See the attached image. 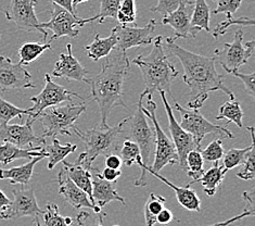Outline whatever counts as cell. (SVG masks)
Returning a JSON list of instances; mask_svg holds the SVG:
<instances>
[{"instance_id": "obj_6", "label": "cell", "mask_w": 255, "mask_h": 226, "mask_svg": "<svg viewBox=\"0 0 255 226\" xmlns=\"http://www.w3.org/2000/svg\"><path fill=\"white\" fill-rule=\"evenodd\" d=\"M85 111H86L85 103L81 105L68 103V105L45 109L37 118L44 127L42 137L54 138L57 135L71 136V131L75 127V122Z\"/></svg>"}, {"instance_id": "obj_44", "label": "cell", "mask_w": 255, "mask_h": 226, "mask_svg": "<svg viewBox=\"0 0 255 226\" xmlns=\"http://www.w3.org/2000/svg\"><path fill=\"white\" fill-rule=\"evenodd\" d=\"M76 222L80 226H105L103 225V218L102 216H94L86 211H81L76 216ZM112 226H120V225H112Z\"/></svg>"}, {"instance_id": "obj_15", "label": "cell", "mask_w": 255, "mask_h": 226, "mask_svg": "<svg viewBox=\"0 0 255 226\" xmlns=\"http://www.w3.org/2000/svg\"><path fill=\"white\" fill-rule=\"evenodd\" d=\"M160 95H161L162 101L164 103V108H165V111L168 118L169 133H171L172 142L175 146L176 152H177L179 167L184 171H186V157L188 155V152H190L191 150H194V149L201 150L202 148H200L196 144V142H194V139L190 134L186 132L184 128L179 125V123L174 115L173 109L171 108V106H169L165 91H160Z\"/></svg>"}, {"instance_id": "obj_42", "label": "cell", "mask_w": 255, "mask_h": 226, "mask_svg": "<svg viewBox=\"0 0 255 226\" xmlns=\"http://www.w3.org/2000/svg\"><path fill=\"white\" fill-rule=\"evenodd\" d=\"M217 2V7L212 11L213 14L225 13L226 17H232L235 12L240 8L242 0H214Z\"/></svg>"}, {"instance_id": "obj_39", "label": "cell", "mask_w": 255, "mask_h": 226, "mask_svg": "<svg viewBox=\"0 0 255 226\" xmlns=\"http://www.w3.org/2000/svg\"><path fill=\"white\" fill-rule=\"evenodd\" d=\"M136 17L135 0H121L120 9L117 15V20L120 22V25H128V24H135L136 25Z\"/></svg>"}, {"instance_id": "obj_22", "label": "cell", "mask_w": 255, "mask_h": 226, "mask_svg": "<svg viewBox=\"0 0 255 226\" xmlns=\"http://www.w3.org/2000/svg\"><path fill=\"white\" fill-rule=\"evenodd\" d=\"M92 186V204L96 208V211L98 215L101 212L103 207H106L108 204L112 203V201H119L122 205H125V199L118 194L114 183L102 180L98 175V172H95L93 174Z\"/></svg>"}, {"instance_id": "obj_11", "label": "cell", "mask_w": 255, "mask_h": 226, "mask_svg": "<svg viewBox=\"0 0 255 226\" xmlns=\"http://www.w3.org/2000/svg\"><path fill=\"white\" fill-rule=\"evenodd\" d=\"M73 96L77 97L83 100V97L74 91L64 88L61 85L54 83L50 74H45V86L37 96L32 97L31 100L33 102V107L29 108L31 117L37 120L38 115L44 111L45 109L59 106L62 102H71Z\"/></svg>"}, {"instance_id": "obj_43", "label": "cell", "mask_w": 255, "mask_h": 226, "mask_svg": "<svg viewBox=\"0 0 255 226\" xmlns=\"http://www.w3.org/2000/svg\"><path fill=\"white\" fill-rule=\"evenodd\" d=\"M254 159H255V148L254 146L250 152L248 154V157L246 159V161L244 163V168H242L238 173H237V176L239 177L240 180L244 181H251L254 180Z\"/></svg>"}, {"instance_id": "obj_33", "label": "cell", "mask_w": 255, "mask_h": 226, "mask_svg": "<svg viewBox=\"0 0 255 226\" xmlns=\"http://www.w3.org/2000/svg\"><path fill=\"white\" fill-rule=\"evenodd\" d=\"M165 203L166 199L164 197L157 196L154 193L150 194L143 209L145 226H154L156 223V217L165 208Z\"/></svg>"}, {"instance_id": "obj_14", "label": "cell", "mask_w": 255, "mask_h": 226, "mask_svg": "<svg viewBox=\"0 0 255 226\" xmlns=\"http://www.w3.org/2000/svg\"><path fill=\"white\" fill-rule=\"evenodd\" d=\"M36 120L28 117L24 124H1L0 125V144L10 143L20 148L41 147L46 144L44 137L35 135L33 124Z\"/></svg>"}, {"instance_id": "obj_31", "label": "cell", "mask_w": 255, "mask_h": 226, "mask_svg": "<svg viewBox=\"0 0 255 226\" xmlns=\"http://www.w3.org/2000/svg\"><path fill=\"white\" fill-rule=\"evenodd\" d=\"M249 132L251 134V145L250 147L247 148H230L226 152H224L223 156V167L228 170L235 169L237 167H240L241 164H244L246 159L248 157V154L250 152L252 147L254 146V127L249 126Z\"/></svg>"}, {"instance_id": "obj_27", "label": "cell", "mask_w": 255, "mask_h": 226, "mask_svg": "<svg viewBox=\"0 0 255 226\" xmlns=\"http://www.w3.org/2000/svg\"><path fill=\"white\" fill-rule=\"evenodd\" d=\"M214 167L209 169L206 172L196 183H200L202 185L203 191L209 197L214 196L216 194L218 187L223 183L225 175L227 173V170L223 166H220L218 162H214Z\"/></svg>"}, {"instance_id": "obj_41", "label": "cell", "mask_w": 255, "mask_h": 226, "mask_svg": "<svg viewBox=\"0 0 255 226\" xmlns=\"http://www.w3.org/2000/svg\"><path fill=\"white\" fill-rule=\"evenodd\" d=\"M201 156L203 160L209 162H218L224 156L223 148V138H218L210 143L209 146L204 149H201Z\"/></svg>"}, {"instance_id": "obj_9", "label": "cell", "mask_w": 255, "mask_h": 226, "mask_svg": "<svg viewBox=\"0 0 255 226\" xmlns=\"http://www.w3.org/2000/svg\"><path fill=\"white\" fill-rule=\"evenodd\" d=\"M254 50L255 40L247 41V44L244 45V32L241 29H237L234 40L226 42L222 50L216 49L214 57L225 71L234 73L238 71L241 65L248 63L249 59L254 54Z\"/></svg>"}, {"instance_id": "obj_12", "label": "cell", "mask_w": 255, "mask_h": 226, "mask_svg": "<svg viewBox=\"0 0 255 226\" xmlns=\"http://www.w3.org/2000/svg\"><path fill=\"white\" fill-rule=\"evenodd\" d=\"M50 12V20L48 22L40 23V26L46 29H51L53 35L48 42L57 40L60 37L68 36L71 38H76L80 34V29L76 27L84 26V19L73 14L59 5L52 3Z\"/></svg>"}, {"instance_id": "obj_54", "label": "cell", "mask_w": 255, "mask_h": 226, "mask_svg": "<svg viewBox=\"0 0 255 226\" xmlns=\"http://www.w3.org/2000/svg\"><path fill=\"white\" fill-rule=\"evenodd\" d=\"M86 1H88V0H73V7H74V9L76 10V7L78 4L82 2H86Z\"/></svg>"}, {"instance_id": "obj_52", "label": "cell", "mask_w": 255, "mask_h": 226, "mask_svg": "<svg viewBox=\"0 0 255 226\" xmlns=\"http://www.w3.org/2000/svg\"><path fill=\"white\" fill-rule=\"evenodd\" d=\"M52 3L59 5L65 10H68L69 12L73 14H76V10L73 7V0H51Z\"/></svg>"}, {"instance_id": "obj_4", "label": "cell", "mask_w": 255, "mask_h": 226, "mask_svg": "<svg viewBox=\"0 0 255 226\" xmlns=\"http://www.w3.org/2000/svg\"><path fill=\"white\" fill-rule=\"evenodd\" d=\"M126 121L127 119L121 121L120 124L114 127L102 128L97 125L87 131H81L76 126L73 128V132L85 145V151L80 155L75 163L87 170H92L93 163L97 158L115 154L120 148V137L122 136V130Z\"/></svg>"}, {"instance_id": "obj_48", "label": "cell", "mask_w": 255, "mask_h": 226, "mask_svg": "<svg viewBox=\"0 0 255 226\" xmlns=\"http://www.w3.org/2000/svg\"><path fill=\"white\" fill-rule=\"evenodd\" d=\"M242 197H244L245 201L247 203V207H246L245 211L249 212L252 217H254V215H255V209H254L255 192H254V189H251V191H249V192H245L244 194H242Z\"/></svg>"}, {"instance_id": "obj_2", "label": "cell", "mask_w": 255, "mask_h": 226, "mask_svg": "<svg viewBox=\"0 0 255 226\" xmlns=\"http://www.w3.org/2000/svg\"><path fill=\"white\" fill-rule=\"evenodd\" d=\"M102 62L101 71L88 79L92 87V97L97 102L100 112L102 128L109 127L108 118L117 107L128 109L123 100L124 81L129 71V60L126 52L113 50Z\"/></svg>"}, {"instance_id": "obj_3", "label": "cell", "mask_w": 255, "mask_h": 226, "mask_svg": "<svg viewBox=\"0 0 255 226\" xmlns=\"http://www.w3.org/2000/svg\"><path fill=\"white\" fill-rule=\"evenodd\" d=\"M163 37L156 36L153 38V49L148 56H138L132 60L140 70L145 85L147 96H153L155 91H165L175 100L172 95L171 86L174 79L178 76V71L169 61L164 50Z\"/></svg>"}, {"instance_id": "obj_8", "label": "cell", "mask_w": 255, "mask_h": 226, "mask_svg": "<svg viewBox=\"0 0 255 226\" xmlns=\"http://www.w3.org/2000/svg\"><path fill=\"white\" fill-rule=\"evenodd\" d=\"M175 101V110L180 115L179 125L193 137L194 142L201 148L204 137L209 134H220L222 138H234V134L227 127L213 124L206 120L197 109H185Z\"/></svg>"}, {"instance_id": "obj_38", "label": "cell", "mask_w": 255, "mask_h": 226, "mask_svg": "<svg viewBox=\"0 0 255 226\" xmlns=\"http://www.w3.org/2000/svg\"><path fill=\"white\" fill-rule=\"evenodd\" d=\"M234 25L253 26L254 20L252 19V17H249V16H240V17H238V19H235L234 16L228 17V19L217 24L215 28L213 29V32H212V35H213V37L216 39L220 37V36L226 34L228 32L229 27H232Z\"/></svg>"}, {"instance_id": "obj_1", "label": "cell", "mask_w": 255, "mask_h": 226, "mask_svg": "<svg viewBox=\"0 0 255 226\" xmlns=\"http://www.w3.org/2000/svg\"><path fill=\"white\" fill-rule=\"evenodd\" d=\"M163 46L183 65L184 82L190 88V99L188 101L190 109L200 110L213 91L222 90L230 98L235 97L233 91L225 86L224 76L216 70L215 57H205L186 50L176 44L172 37H166Z\"/></svg>"}, {"instance_id": "obj_29", "label": "cell", "mask_w": 255, "mask_h": 226, "mask_svg": "<svg viewBox=\"0 0 255 226\" xmlns=\"http://www.w3.org/2000/svg\"><path fill=\"white\" fill-rule=\"evenodd\" d=\"M245 117L244 110L241 109L240 101L236 100L235 97L230 98L228 101L224 102L218 109V114L216 121L226 120L227 123H235L239 128L244 127L242 119Z\"/></svg>"}, {"instance_id": "obj_30", "label": "cell", "mask_w": 255, "mask_h": 226, "mask_svg": "<svg viewBox=\"0 0 255 226\" xmlns=\"http://www.w3.org/2000/svg\"><path fill=\"white\" fill-rule=\"evenodd\" d=\"M210 19L211 9L209 4L206 3V0H194L190 21L191 26L199 32L205 30V32L211 33Z\"/></svg>"}, {"instance_id": "obj_21", "label": "cell", "mask_w": 255, "mask_h": 226, "mask_svg": "<svg viewBox=\"0 0 255 226\" xmlns=\"http://www.w3.org/2000/svg\"><path fill=\"white\" fill-rule=\"evenodd\" d=\"M58 184H59V194L68 201V203L76 210H82L83 208H89L97 213L96 208L90 201L87 194L80 187H77L73 181L66 174L65 170L62 168L58 174ZM98 215V213H97Z\"/></svg>"}, {"instance_id": "obj_46", "label": "cell", "mask_w": 255, "mask_h": 226, "mask_svg": "<svg viewBox=\"0 0 255 226\" xmlns=\"http://www.w3.org/2000/svg\"><path fill=\"white\" fill-rule=\"evenodd\" d=\"M235 76L240 78L242 83L245 85L246 91L249 94V96L255 97V87H254V79H255V73L252 72L250 74H242V73H239V71L232 73Z\"/></svg>"}, {"instance_id": "obj_37", "label": "cell", "mask_w": 255, "mask_h": 226, "mask_svg": "<svg viewBox=\"0 0 255 226\" xmlns=\"http://www.w3.org/2000/svg\"><path fill=\"white\" fill-rule=\"evenodd\" d=\"M24 114L31 117V112H29L28 109L17 108L0 97V125L8 124L12 119L16 117L22 119V115Z\"/></svg>"}, {"instance_id": "obj_32", "label": "cell", "mask_w": 255, "mask_h": 226, "mask_svg": "<svg viewBox=\"0 0 255 226\" xmlns=\"http://www.w3.org/2000/svg\"><path fill=\"white\" fill-rule=\"evenodd\" d=\"M51 49L50 42L39 44V42H24L19 49L20 62L22 65H28L38 59L46 50Z\"/></svg>"}, {"instance_id": "obj_23", "label": "cell", "mask_w": 255, "mask_h": 226, "mask_svg": "<svg viewBox=\"0 0 255 226\" xmlns=\"http://www.w3.org/2000/svg\"><path fill=\"white\" fill-rule=\"evenodd\" d=\"M44 157L47 158V152L44 147H34V148H20L15 145L10 143L0 144V163L2 166H8L9 163L13 162L19 159H28L32 160L34 158Z\"/></svg>"}, {"instance_id": "obj_16", "label": "cell", "mask_w": 255, "mask_h": 226, "mask_svg": "<svg viewBox=\"0 0 255 226\" xmlns=\"http://www.w3.org/2000/svg\"><path fill=\"white\" fill-rule=\"evenodd\" d=\"M36 88L32 75L21 63H13L10 58L0 56V91Z\"/></svg>"}, {"instance_id": "obj_17", "label": "cell", "mask_w": 255, "mask_h": 226, "mask_svg": "<svg viewBox=\"0 0 255 226\" xmlns=\"http://www.w3.org/2000/svg\"><path fill=\"white\" fill-rule=\"evenodd\" d=\"M13 200L11 201L8 209L0 216L1 220H17L29 217L33 221H37L42 209H40L35 193L32 188L13 189Z\"/></svg>"}, {"instance_id": "obj_10", "label": "cell", "mask_w": 255, "mask_h": 226, "mask_svg": "<svg viewBox=\"0 0 255 226\" xmlns=\"http://www.w3.org/2000/svg\"><path fill=\"white\" fill-rule=\"evenodd\" d=\"M38 0H10L7 9L3 13L8 21L13 22L15 26L24 32H38L42 39L47 40L48 33L40 26L38 17L35 13V7Z\"/></svg>"}, {"instance_id": "obj_25", "label": "cell", "mask_w": 255, "mask_h": 226, "mask_svg": "<svg viewBox=\"0 0 255 226\" xmlns=\"http://www.w3.org/2000/svg\"><path fill=\"white\" fill-rule=\"evenodd\" d=\"M63 169L65 170L66 174L69 175L70 179L73 181V183L80 187L82 191L87 194L90 201H92V193H93V173L92 170H87L83 168L82 166L77 163H70L66 161H62Z\"/></svg>"}, {"instance_id": "obj_34", "label": "cell", "mask_w": 255, "mask_h": 226, "mask_svg": "<svg viewBox=\"0 0 255 226\" xmlns=\"http://www.w3.org/2000/svg\"><path fill=\"white\" fill-rule=\"evenodd\" d=\"M200 151L201 150L199 149L191 150L186 157V172L192 179L189 183L190 185L196 183L204 173V160Z\"/></svg>"}, {"instance_id": "obj_53", "label": "cell", "mask_w": 255, "mask_h": 226, "mask_svg": "<svg viewBox=\"0 0 255 226\" xmlns=\"http://www.w3.org/2000/svg\"><path fill=\"white\" fill-rule=\"evenodd\" d=\"M10 204H11V200L7 197V195H5L1 191V189H0V216L5 212V210L8 209Z\"/></svg>"}, {"instance_id": "obj_47", "label": "cell", "mask_w": 255, "mask_h": 226, "mask_svg": "<svg viewBox=\"0 0 255 226\" xmlns=\"http://www.w3.org/2000/svg\"><path fill=\"white\" fill-rule=\"evenodd\" d=\"M98 175L101 177L102 180L110 182V183H114L118 181V179L121 175H122V171L105 168L101 171V172H98Z\"/></svg>"}, {"instance_id": "obj_45", "label": "cell", "mask_w": 255, "mask_h": 226, "mask_svg": "<svg viewBox=\"0 0 255 226\" xmlns=\"http://www.w3.org/2000/svg\"><path fill=\"white\" fill-rule=\"evenodd\" d=\"M183 0H159L157 4L151 8V12L160 13L163 16L172 13L173 11L178 8V5Z\"/></svg>"}, {"instance_id": "obj_35", "label": "cell", "mask_w": 255, "mask_h": 226, "mask_svg": "<svg viewBox=\"0 0 255 226\" xmlns=\"http://www.w3.org/2000/svg\"><path fill=\"white\" fill-rule=\"evenodd\" d=\"M34 224L36 226H69L65 223L64 217L60 215L59 207L54 204L46 205Z\"/></svg>"}, {"instance_id": "obj_26", "label": "cell", "mask_w": 255, "mask_h": 226, "mask_svg": "<svg viewBox=\"0 0 255 226\" xmlns=\"http://www.w3.org/2000/svg\"><path fill=\"white\" fill-rule=\"evenodd\" d=\"M115 45H117V35L113 32L106 38H101L99 34H96L95 39L85 47V50L90 59L99 61L108 57L114 50Z\"/></svg>"}, {"instance_id": "obj_50", "label": "cell", "mask_w": 255, "mask_h": 226, "mask_svg": "<svg viewBox=\"0 0 255 226\" xmlns=\"http://www.w3.org/2000/svg\"><path fill=\"white\" fill-rule=\"evenodd\" d=\"M173 220H174V216H173L172 211L166 209V208H164V209L156 217V223H160L162 225H166L168 223H171Z\"/></svg>"}, {"instance_id": "obj_18", "label": "cell", "mask_w": 255, "mask_h": 226, "mask_svg": "<svg viewBox=\"0 0 255 226\" xmlns=\"http://www.w3.org/2000/svg\"><path fill=\"white\" fill-rule=\"evenodd\" d=\"M193 1L191 0H183L178 8L172 13L164 15L162 24L171 26L175 36L172 37L175 41L179 38H194L200 33L199 30L193 28L190 24L192 14Z\"/></svg>"}, {"instance_id": "obj_28", "label": "cell", "mask_w": 255, "mask_h": 226, "mask_svg": "<svg viewBox=\"0 0 255 226\" xmlns=\"http://www.w3.org/2000/svg\"><path fill=\"white\" fill-rule=\"evenodd\" d=\"M44 149L47 152L48 158V170H52L58 163L64 161V159L68 157L70 154L75 152L77 149L76 145H73L71 143L61 145L59 140L54 137L52 138V143L48 145L47 143L44 145Z\"/></svg>"}, {"instance_id": "obj_20", "label": "cell", "mask_w": 255, "mask_h": 226, "mask_svg": "<svg viewBox=\"0 0 255 226\" xmlns=\"http://www.w3.org/2000/svg\"><path fill=\"white\" fill-rule=\"evenodd\" d=\"M66 53L60 54L59 60L54 64L53 76L62 77L66 81L85 82L88 84V71L84 68L74 56H73L72 45H66Z\"/></svg>"}, {"instance_id": "obj_7", "label": "cell", "mask_w": 255, "mask_h": 226, "mask_svg": "<svg viewBox=\"0 0 255 226\" xmlns=\"http://www.w3.org/2000/svg\"><path fill=\"white\" fill-rule=\"evenodd\" d=\"M142 111L152 122V125L155 133V151L152 166L149 169L153 172L160 173V171L166 166H174L178 163V156L176 152L175 146L171 138H168L162 127L160 126L159 121L156 119V105L152 100V96H148L147 109L142 107ZM142 173V172H141Z\"/></svg>"}, {"instance_id": "obj_24", "label": "cell", "mask_w": 255, "mask_h": 226, "mask_svg": "<svg viewBox=\"0 0 255 226\" xmlns=\"http://www.w3.org/2000/svg\"><path fill=\"white\" fill-rule=\"evenodd\" d=\"M42 159L45 158L37 157L20 167H14L5 170L0 169V180H8L12 185L20 184L22 186H27L32 180L35 166L39 161H41Z\"/></svg>"}, {"instance_id": "obj_36", "label": "cell", "mask_w": 255, "mask_h": 226, "mask_svg": "<svg viewBox=\"0 0 255 226\" xmlns=\"http://www.w3.org/2000/svg\"><path fill=\"white\" fill-rule=\"evenodd\" d=\"M120 4L121 0H100L99 13L93 17H86V19H84V25H86L88 23H94L96 21L103 23L108 17H112V19L117 20Z\"/></svg>"}, {"instance_id": "obj_49", "label": "cell", "mask_w": 255, "mask_h": 226, "mask_svg": "<svg viewBox=\"0 0 255 226\" xmlns=\"http://www.w3.org/2000/svg\"><path fill=\"white\" fill-rule=\"evenodd\" d=\"M122 164V159L118 154H110L106 156V168L120 170Z\"/></svg>"}, {"instance_id": "obj_40", "label": "cell", "mask_w": 255, "mask_h": 226, "mask_svg": "<svg viewBox=\"0 0 255 226\" xmlns=\"http://www.w3.org/2000/svg\"><path fill=\"white\" fill-rule=\"evenodd\" d=\"M120 157L125 166L131 167L133 163H136V159L140 157V149L135 142L125 139L120 148Z\"/></svg>"}, {"instance_id": "obj_13", "label": "cell", "mask_w": 255, "mask_h": 226, "mask_svg": "<svg viewBox=\"0 0 255 226\" xmlns=\"http://www.w3.org/2000/svg\"><path fill=\"white\" fill-rule=\"evenodd\" d=\"M156 21L150 20L145 26H127L119 25L115 26L112 32L117 35V45L114 50L126 52L133 47H142L152 45L153 33L155 30Z\"/></svg>"}, {"instance_id": "obj_5", "label": "cell", "mask_w": 255, "mask_h": 226, "mask_svg": "<svg viewBox=\"0 0 255 226\" xmlns=\"http://www.w3.org/2000/svg\"><path fill=\"white\" fill-rule=\"evenodd\" d=\"M147 95V91L143 90L139 97L135 113L132 117L127 118L126 124H128V130H122V136H124L125 139H130L135 142L140 149V157L136 159V164L141 169V172H143L145 168L152 166L155 151L154 128L151 126L142 111V99Z\"/></svg>"}, {"instance_id": "obj_51", "label": "cell", "mask_w": 255, "mask_h": 226, "mask_svg": "<svg viewBox=\"0 0 255 226\" xmlns=\"http://www.w3.org/2000/svg\"><path fill=\"white\" fill-rule=\"evenodd\" d=\"M247 217H252V216H251L250 213H249V212L244 211V212L241 213V215H238V216H236V217H234V218H232V219H229V220H227V221L214 223V224L208 225V226H229V225L234 224L235 222H238V221H240V220H242L244 218H247Z\"/></svg>"}, {"instance_id": "obj_19", "label": "cell", "mask_w": 255, "mask_h": 226, "mask_svg": "<svg viewBox=\"0 0 255 226\" xmlns=\"http://www.w3.org/2000/svg\"><path fill=\"white\" fill-rule=\"evenodd\" d=\"M151 173V175L155 176L156 179H159L160 181H162L164 184L167 185L168 187H171L173 191L175 192L176 198H177V201L179 203V205L185 208L186 210L188 211H194V212H201V199L199 198V196L197 195V193L191 189V185L188 184L186 187H178L174 185L172 182H169L168 180H166L165 177L162 176L160 173L157 172H153L152 170H150L149 168H145L143 170V172L141 173L140 177L138 180H136L135 185L136 187H143L147 185V173Z\"/></svg>"}]
</instances>
